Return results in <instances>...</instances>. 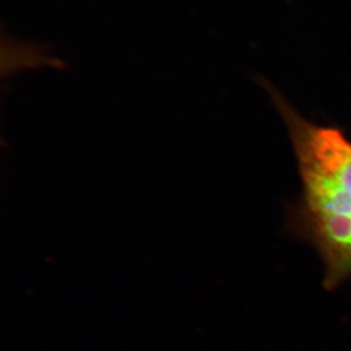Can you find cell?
I'll return each instance as SVG.
<instances>
[{"label":"cell","mask_w":351,"mask_h":351,"mask_svg":"<svg viewBox=\"0 0 351 351\" xmlns=\"http://www.w3.org/2000/svg\"><path fill=\"white\" fill-rule=\"evenodd\" d=\"M53 65L56 66V60L42 49L0 36V80L23 71Z\"/></svg>","instance_id":"7a4b0ae2"},{"label":"cell","mask_w":351,"mask_h":351,"mask_svg":"<svg viewBox=\"0 0 351 351\" xmlns=\"http://www.w3.org/2000/svg\"><path fill=\"white\" fill-rule=\"evenodd\" d=\"M261 85L287 125L301 178L289 228L317 251L323 287L339 288L351 277V139L337 125L303 117L268 81L261 80Z\"/></svg>","instance_id":"6da1fadb"}]
</instances>
